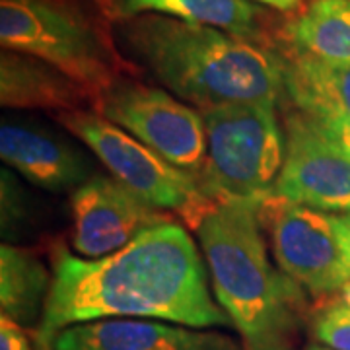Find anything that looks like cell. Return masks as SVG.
<instances>
[{
  "mask_svg": "<svg viewBox=\"0 0 350 350\" xmlns=\"http://www.w3.org/2000/svg\"><path fill=\"white\" fill-rule=\"evenodd\" d=\"M100 319H158L177 325L228 327V313L213 300L199 247L170 220L142 232L123 250L84 259L57 247L38 350H51L66 327Z\"/></svg>",
  "mask_w": 350,
  "mask_h": 350,
  "instance_id": "cell-1",
  "label": "cell"
},
{
  "mask_svg": "<svg viewBox=\"0 0 350 350\" xmlns=\"http://www.w3.org/2000/svg\"><path fill=\"white\" fill-rule=\"evenodd\" d=\"M123 49L175 98L202 109L232 103H278L284 75L275 47L162 14L119 18Z\"/></svg>",
  "mask_w": 350,
  "mask_h": 350,
  "instance_id": "cell-2",
  "label": "cell"
},
{
  "mask_svg": "<svg viewBox=\"0 0 350 350\" xmlns=\"http://www.w3.org/2000/svg\"><path fill=\"white\" fill-rule=\"evenodd\" d=\"M261 204L220 200L195 228L218 306L243 350H296L306 319L304 288L269 259Z\"/></svg>",
  "mask_w": 350,
  "mask_h": 350,
  "instance_id": "cell-3",
  "label": "cell"
},
{
  "mask_svg": "<svg viewBox=\"0 0 350 350\" xmlns=\"http://www.w3.org/2000/svg\"><path fill=\"white\" fill-rule=\"evenodd\" d=\"M0 43L53 64L96 101L125 76L109 25L86 0H0Z\"/></svg>",
  "mask_w": 350,
  "mask_h": 350,
  "instance_id": "cell-4",
  "label": "cell"
},
{
  "mask_svg": "<svg viewBox=\"0 0 350 350\" xmlns=\"http://www.w3.org/2000/svg\"><path fill=\"white\" fill-rule=\"evenodd\" d=\"M206 162L200 187L216 202L275 197L284 163V126L275 103H232L202 109Z\"/></svg>",
  "mask_w": 350,
  "mask_h": 350,
  "instance_id": "cell-5",
  "label": "cell"
},
{
  "mask_svg": "<svg viewBox=\"0 0 350 350\" xmlns=\"http://www.w3.org/2000/svg\"><path fill=\"white\" fill-rule=\"evenodd\" d=\"M57 121L80 138L117 181L152 206L181 216L193 230L216 204L195 175L165 162L98 111L59 113Z\"/></svg>",
  "mask_w": 350,
  "mask_h": 350,
  "instance_id": "cell-6",
  "label": "cell"
},
{
  "mask_svg": "<svg viewBox=\"0 0 350 350\" xmlns=\"http://www.w3.org/2000/svg\"><path fill=\"white\" fill-rule=\"evenodd\" d=\"M96 111L165 162L200 179L206 162L202 113L181 103L174 94L123 76L98 98Z\"/></svg>",
  "mask_w": 350,
  "mask_h": 350,
  "instance_id": "cell-7",
  "label": "cell"
},
{
  "mask_svg": "<svg viewBox=\"0 0 350 350\" xmlns=\"http://www.w3.org/2000/svg\"><path fill=\"white\" fill-rule=\"evenodd\" d=\"M273 253L290 278L313 298H331L350 280L333 214L271 197L261 204Z\"/></svg>",
  "mask_w": 350,
  "mask_h": 350,
  "instance_id": "cell-8",
  "label": "cell"
},
{
  "mask_svg": "<svg viewBox=\"0 0 350 350\" xmlns=\"http://www.w3.org/2000/svg\"><path fill=\"white\" fill-rule=\"evenodd\" d=\"M284 107L286 148L275 197L321 213L350 211V156L312 117Z\"/></svg>",
  "mask_w": 350,
  "mask_h": 350,
  "instance_id": "cell-9",
  "label": "cell"
},
{
  "mask_svg": "<svg viewBox=\"0 0 350 350\" xmlns=\"http://www.w3.org/2000/svg\"><path fill=\"white\" fill-rule=\"evenodd\" d=\"M72 250L78 257L100 259L123 250L142 232L174 220L142 200L113 175H94L70 197Z\"/></svg>",
  "mask_w": 350,
  "mask_h": 350,
  "instance_id": "cell-10",
  "label": "cell"
},
{
  "mask_svg": "<svg viewBox=\"0 0 350 350\" xmlns=\"http://www.w3.org/2000/svg\"><path fill=\"white\" fill-rule=\"evenodd\" d=\"M51 350H243L228 335L158 319H100L59 331Z\"/></svg>",
  "mask_w": 350,
  "mask_h": 350,
  "instance_id": "cell-11",
  "label": "cell"
},
{
  "mask_svg": "<svg viewBox=\"0 0 350 350\" xmlns=\"http://www.w3.org/2000/svg\"><path fill=\"white\" fill-rule=\"evenodd\" d=\"M0 156L38 187L64 193L94 177V163L72 142L31 121H2Z\"/></svg>",
  "mask_w": 350,
  "mask_h": 350,
  "instance_id": "cell-12",
  "label": "cell"
},
{
  "mask_svg": "<svg viewBox=\"0 0 350 350\" xmlns=\"http://www.w3.org/2000/svg\"><path fill=\"white\" fill-rule=\"evenodd\" d=\"M0 103L14 109L96 111V98L53 64L18 51L0 55Z\"/></svg>",
  "mask_w": 350,
  "mask_h": 350,
  "instance_id": "cell-13",
  "label": "cell"
},
{
  "mask_svg": "<svg viewBox=\"0 0 350 350\" xmlns=\"http://www.w3.org/2000/svg\"><path fill=\"white\" fill-rule=\"evenodd\" d=\"M284 100L317 121L350 123V66L323 63L278 43Z\"/></svg>",
  "mask_w": 350,
  "mask_h": 350,
  "instance_id": "cell-14",
  "label": "cell"
},
{
  "mask_svg": "<svg viewBox=\"0 0 350 350\" xmlns=\"http://www.w3.org/2000/svg\"><path fill=\"white\" fill-rule=\"evenodd\" d=\"M113 12L117 18L162 14L275 47L269 41V12L253 0H117Z\"/></svg>",
  "mask_w": 350,
  "mask_h": 350,
  "instance_id": "cell-15",
  "label": "cell"
},
{
  "mask_svg": "<svg viewBox=\"0 0 350 350\" xmlns=\"http://www.w3.org/2000/svg\"><path fill=\"white\" fill-rule=\"evenodd\" d=\"M280 33L288 49L350 66V0H312Z\"/></svg>",
  "mask_w": 350,
  "mask_h": 350,
  "instance_id": "cell-16",
  "label": "cell"
},
{
  "mask_svg": "<svg viewBox=\"0 0 350 350\" xmlns=\"http://www.w3.org/2000/svg\"><path fill=\"white\" fill-rule=\"evenodd\" d=\"M47 267L33 251L4 243L0 247V308L2 315L22 327H39L49 298Z\"/></svg>",
  "mask_w": 350,
  "mask_h": 350,
  "instance_id": "cell-17",
  "label": "cell"
},
{
  "mask_svg": "<svg viewBox=\"0 0 350 350\" xmlns=\"http://www.w3.org/2000/svg\"><path fill=\"white\" fill-rule=\"evenodd\" d=\"M315 340L331 350H350V308L345 301H327L312 319Z\"/></svg>",
  "mask_w": 350,
  "mask_h": 350,
  "instance_id": "cell-18",
  "label": "cell"
},
{
  "mask_svg": "<svg viewBox=\"0 0 350 350\" xmlns=\"http://www.w3.org/2000/svg\"><path fill=\"white\" fill-rule=\"evenodd\" d=\"M0 350H33L24 327L6 315L0 317Z\"/></svg>",
  "mask_w": 350,
  "mask_h": 350,
  "instance_id": "cell-19",
  "label": "cell"
},
{
  "mask_svg": "<svg viewBox=\"0 0 350 350\" xmlns=\"http://www.w3.org/2000/svg\"><path fill=\"white\" fill-rule=\"evenodd\" d=\"M333 222H335L338 243H340V250H342V257H345L347 267L350 271V211L333 214Z\"/></svg>",
  "mask_w": 350,
  "mask_h": 350,
  "instance_id": "cell-20",
  "label": "cell"
},
{
  "mask_svg": "<svg viewBox=\"0 0 350 350\" xmlns=\"http://www.w3.org/2000/svg\"><path fill=\"white\" fill-rule=\"evenodd\" d=\"M313 121L321 126L337 144H340L342 150L350 156V123H333V121H317V119H313Z\"/></svg>",
  "mask_w": 350,
  "mask_h": 350,
  "instance_id": "cell-21",
  "label": "cell"
},
{
  "mask_svg": "<svg viewBox=\"0 0 350 350\" xmlns=\"http://www.w3.org/2000/svg\"><path fill=\"white\" fill-rule=\"evenodd\" d=\"M253 2H259L262 6H269V8H275L278 12H298L301 8V2L304 0H253Z\"/></svg>",
  "mask_w": 350,
  "mask_h": 350,
  "instance_id": "cell-22",
  "label": "cell"
},
{
  "mask_svg": "<svg viewBox=\"0 0 350 350\" xmlns=\"http://www.w3.org/2000/svg\"><path fill=\"white\" fill-rule=\"evenodd\" d=\"M338 298H340V300L345 301V304L350 308V280L345 284V286H342V290L338 292Z\"/></svg>",
  "mask_w": 350,
  "mask_h": 350,
  "instance_id": "cell-23",
  "label": "cell"
},
{
  "mask_svg": "<svg viewBox=\"0 0 350 350\" xmlns=\"http://www.w3.org/2000/svg\"><path fill=\"white\" fill-rule=\"evenodd\" d=\"M306 350H331V349H327V347H323V345H312V347H308Z\"/></svg>",
  "mask_w": 350,
  "mask_h": 350,
  "instance_id": "cell-24",
  "label": "cell"
}]
</instances>
